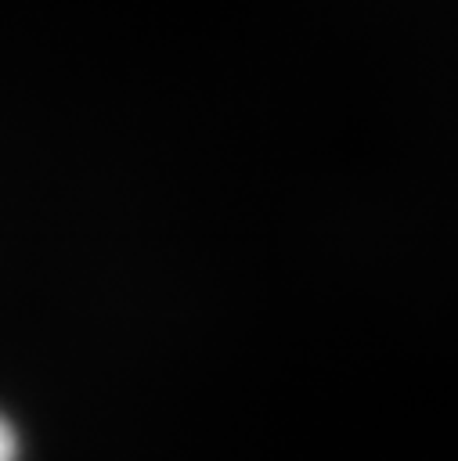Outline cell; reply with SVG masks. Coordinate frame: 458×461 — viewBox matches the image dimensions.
Wrapping results in <instances>:
<instances>
[{
  "instance_id": "6da1fadb",
  "label": "cell",
  "mask_w": 458,
  "mask_h": 461,
  "mask_svg": "<svg viewBox=\"0 0 458 461\" xmlns=\"http://www.w3.org/2000/svg\"><path fill=\"white\" fill-rule=\"evenodd\" d=\"M0 461H18V432L4 414H0Z\"/></svg>"
}]
</instances>
